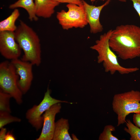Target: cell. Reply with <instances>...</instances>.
I'll use <instances>...</instances> for the list:
<instances>
[{"label": "cell", "instance_id": "6da1fadb", "mask_svg": "<svg viewBox=\"0 0 140 140\" xmlns=\"http://www.w3.org/2000/svg\"><path fill=\"white\" fill-rule=\"evenodd\" d=\"M109 43L111 49L123 60L140 57V27L121 25L112 30Z\"/></svg>", "mask_w": 140, "mask_h": 140}, {"label": "cell", "instance_id": "7a4b0ae2", "mask_svg": "<svg viewBox=\"0 0 140 140\" xmlns=\"http://www.w3.org/2000/svg\"><path fill=\"white\" fill-rule=\"evenodd\" d=\"M15 40L23 50L22 60L39 66L41 62V50L39 38L36 32L20 20L14 32Z\"/></svg>", "mask_w": 140, "mask_h": 140}, {"label": "cell", "instance_id": "3957f363", "mask_svg": "<svg viewBox=\"0 0 140 140\" xmlns=\"http://www.w3.org/2000/svg\"><path fill=\"white\" fill-rule=\"evenodd\" d=\"M112 30H110L101 35L99 39L95 41V44L90 48L96 51L98 54L97 62L103 63L105 72L114 74L118 72L121 74H128L136 72L139 70L137 67L126 68L121 65L117 59L116 54L109 46V39Z\"/></svg>", "mask_w": 140, "mask_h": 140}, {"label": "cell", "instance_id": "277c9868", "mask_svg": "<svg viewBox=\"0 0 140 140\" xmlns=\"http://www.w3.org/2000/svg\"><path fill=\"white\" fill-rule=\"evenodd\" d=\"M113 110L117 115V126L125 123L127 116L140 112V92L132 90L115 95L112 103Z\"/></svg>", "mask_w": 140, "mask_h": 140}, {"label": "cell", "instance_id": "5b68a950", "mask_svg": "<svg viewBox=\"0 0 140 140\" xmlns=\"http://www.w3.org/2000/svg\"><path fill=\"white\" fill-rule=\"evenodd\" d=\"M18 76L13 65L8 61L0 64V89L11 95L19 104L23 102V94L18 85Z\"/></svg>", "mask_w": 140, "mask_h": 140}, {"label": "cell", "instance_id": "8992f818", "mask_svg": "<svg viewBox=\"0 0 140 140\" xmlns=\"http://www.w3.org/2000/svg\"><path fill=\"white\" fill-rule=\"evenodd\" d=\"M66 7L67 11L62 10L57 12L56 15L59 23L63 29L83 28L88 24L83 4L80 5L68 4Z\"/></svg>", "mask_w": 140, "mask_h": 140}, {"label": "cell", "instance_id": "52a82bcc", "mask_svg": "<svg viewBox=\"0 0 140 140\" xmlns=\"http://www.w3.org/2000/svg\"><path fill=\"white\" fill-rule=\"evenodd\" d=\"M51 90L48 87L44 98L38 105H34L29 109L26 114V117L29 122L37 131L43 126V118L42 114L53 105L59 103H68L64 101L57 99L52 97Z\"/></svg>", "mask_w": 140, "mask_h": 140}, {"label": "cell", "instance_id": "ba28073f", "mask_svg": "<svg viewBox=\"0 0 140 140\" xmlns=\"http://www.w3.org/2000/svg\"><path fill=\"white\" fill-rule=\"evenodd\" d=\"M18 76V87L23 94H26L31 87L33 79L32 66L29 62L18 58L11 60Z\"/></svg>", "mask_w": 140, "mask_h": 140}, {"label": "cell", "instance_id": "9c48e42d", "mask_svg": "<svg viewBox=\"0 0 140 140\" xmlns=\"http://www.w3.org/2000/svg\"><path fill=\"white\" fill-rule=\"evenodd\" d=\"M21 49L15 40L14 32H0V52L4 57L11 60L18 58Z\"/></svg>", "mask_w": 140, "mask_h": 140}, {"label": "cell", "instance_id": "30bf717a", "mask_svg": "<svg viewBox=\"0 0 140 140\" xmlns=\"http://www.w3.org/2000/svg\"><path fill=\"white\" fill-rule=\"evenodd\" d=\"M61 108L60 103L52 106L43 115V123L41 134L37 140H52L55 127V119Z\"/></svg>", "mask_w": 140, "mask_h": 140}, {"label": "cell", "instance_id": "8fae6325", "mask_svg": "<svg viewBox=\"0 0 140 140\" xmlns=\"http://www.w3.org/2000/svg\"><path fill=\"white\" fill-rule=\"evenodd\" d=\"M110 1H106L102 5L98 6L89 4L84 0L82 1L86 19L89 25L91 33L95 34L103 31V26L100 21V15L102 9L109 4Z\"/></svg>", "mask_w": 140, "mask_h": 140}, {"label": "cell", "instance_id": "7c38bea8", "mask_svg": "<svg viewBox=\"0 0 140 140\" xmlns=\"http://www.w3.org/2000/svg\"><path fill=\"white\" fill-rule=\"evenodd\" d=\"M36 13L38 17H50L54 13L55 8L60 3L54 0H34Z\"/></svg>", "mask_w": 140, "mask_h": 140}, {"label": "cell", "instance_id": "4fadbf2b", "mask_svg": "<svg viewBox=\"0 0 140 140\" xmlns=\"http://www.w3.org/2000/svg\"><path fill=\"white\" fill-rule=\"evenodd\" d=\"M68 120L61 118L56 122L53 140H72L68 132Z\"/></svg>", "mask_w": 140, "mask_h": 140}, {"label": "cell", "instance_id": "5bb4252c", "mask_svg": "<svg viewBox=\"0 0 140 140\" xmlns=\"http://www.w3.org/2000/svg\"><path fill=\"white\" fill-rule=\"evenodd\" d=\"M18 8H23L26 10L29 15V18L31 21H37L38 20L33 0H18L9 6L10 9H14Z\"/></svg>", "mask_w": 140, "mask_h": 140}, {"label": "cell", "instance_id": "9a60e30c", "mask_svg": "<svg viewBox=\"0 0 140 140\" xmlns=\"http://www.w3.org/2000/svg\"><path fill=\"white\" fill-rule=\"evenodd\" d=\"M20 15L19 10L17 9H14L9 17L0 22V32L9 31L14 32L17 28L15 23Z\"/></svg>", "mask_w": 140, "mask_h": 140}, {"label": "cell", "instance_id": "2e32d148", "mask_svg": "<svg viewBox=\"0 0 140 140\" xmlns=\"http://www.w3.org/2000/svg\"><path fill=\"white\" fill-rule=\"evenodd\" d=\"M125 123L127 127H124V130L130 135V140H140V128L134 124L129 119L126 120Z\"/></svg>", "mask_w": 140, "mask_h": 140}, {"label": "cell", "instance_id": "e0dca14e", "mask_svg": "<svg viewBox=\"0 0 140 140\" xmlns=\"http://www.w3.org/2000/svg\"><path fill=\"white\" fill-rule=\"evenodd\" d=\"M11 97L9 94L0 89V112L11 113L10 100Z\"/></svg>", "mask_w": 140, "mask_h": 140}, {"label": "cell", "instance_id": "ac0fdd59", "mask_svg": "<svg viewBox=\"0 0 140 140\" xmlns=\"http://www.w3.org/2000/svg\"><path fill=\"white\" fill-rule=\"evenodd\" d=\"M115 130V127L111 125H108L104 127L102 132L100 134L99 140H118L112 134V132Z\"/></svg>", "mask_w": 140, "mask_h": 140}, {"label": "cell", "instance_id": "d6986e66", "mask_svg": "<svg viewBox=\"0 0 140 140\" xmlns=\"http://www.w3.org/2000/svg\"><path fill=\"white\" fill-rule=\"evenodd\" d=\"M10 113L0 112V129L8 124L13 122H20L21 119L10 115Z\"/></svg>", "mask_w": 140, "mask_h": 140}, {"label": "cell", "instance_id": "ffe728a7", "mask_svg": "<svg viewBox=\"0 0 140 140\" xmlns=\"http://www.w3.org/2000/svg\"><path fill=\"white\" fill-rule=\"evenodd\" d=\"M60 3H67L73 4L78 5L83 4L82 1L84 0H54Z\"/></svg>", "mask_w": 140, "mask_h": 140}, {"label": "cell", "instance_id": "44dd1931", "mask_svg": "<svg viewBox=\"0 0 140 140\" xmlns=\"http://www.w3.org/2000/svg\"><path fill=\"white\" fill-rule=\"evenodd\" d=\"M120 1L125 2L126 0H119ZM133 3V6L138 13L140 18V0H130Z\"/></svg>", "mask_w": 140, "mask_h": 140}, {"label": "cell", "instance_id": "7402d4cb", "mask_svg": "<svg viewBox=\"0 0 140 140\" xmlns=\"http://www.w3.org/2000/svg\"><path fill=\"white\" fill-rule=\"evenodd\" d=\"M133 120L135 125L140 128V112L135 113L133 115Z\"/></svg>", "mask_w": 140, "mask_h": 140}, {"label": "cell", "instance_id": "603a6c76", "mask_svg": "<svg viewBox=\"0 0 140 140\" xmlns=\"http://www.w3.org/2000/svg\"><path fill=\"white\" fill-rule=\"evenodd\" d=\"M0 131V140H5V136L6 134L7 130L6 128L3 127L1 129Z\"/></svg>", "mask_w": 140, "mask_h": 140}, {"label": "cell", "instance_id": "cb8c5ba5", "mask_svg": "<svg viewBox=\"0 0 140 140\" xmlns=\"http://www.w3.org/2000/svg\"><path fill=\"white\" fill-rule=\"evenodd\" d=\"M16 139L15 137L11 133L9 132L6 134L5 140H15Z\"/></svg>", "mask_w": 140, "mask_h": 140}, {"label": "cell", "instance_id": "d4e9b609", "mask_svg": "<svg viewBox=\"0 0 140 140\" xmlns=\"http://www.w3.org/2000/svg\"><path fill=\"white\" fill-rule=\"evenodd\" d=\"M97 0H100V1H107L108 0H90V1L92 2H93L96 1H97Z\"/></svg>", "mask_w": 140, "mask_h": 140}]
</instances>
